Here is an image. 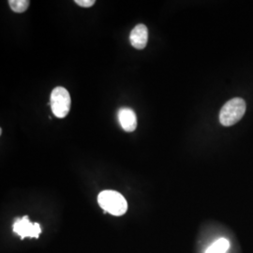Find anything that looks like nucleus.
Wrapping results in <instances>:
<instances>
[{
	"label": "nucleus",
	"instance_id": "6e6552de",
	"mask_svg": "<svg viewBox=\"0 0 253 253\" xmlns=\"http://www.w3.org/2000/svg\"><path fill=\"white\" fill-rule=\"evenodd\" d=\"M30 2L28 0H9V8L16 13H22L26 11L29 7Z\"/></svg>",
	"mask_w": 253,
	"mask_h": 253
},
{
	"label": "nucleus",
	"instance_id": "f03ea898",
	"mask_svg": "<svg viewBox=\"0 0 253 253\" xmlns=\"http://www.w3.org/2000/svg\"><path fill=\"white\" fill-rule=\"evenodd\" d=\"M246 101L241 98L228 100L219 112V122L222 126H230L236 124L246 113Z\"/></svg>",
	"mask_w": 253,
	"mask_h": 253
},
{
	"label": "nucleus",
	"instance_id": "1a4fd4ad",
	"mask_svg": "<svg viewBox=\"0 0 253 253\" xmlns=\"http://www.w3.org/2000/svg\"><path fill=\"white\" fill-rule=\"evenodd\" d=\"M75 3L83 8H89L96 3V1L95 0H75Z\"/></svg>",
	"mask_w": 253,
	"mask_h": 253
},
{
	"label": "nucleus",
	"instance_id": "39448f33",
	"mask_svg": "<svg viewBox=\"0 0 253 253\" xmlns=\"http://www.w3.org/2000/svg\"><path fill=\"white\" fill-rule=\"evenodd\" d=\"M118 118L120 126L126 132H132L137 127V118L135 113L132 109H119L118 113Z\"/></svg>",
	"mask_w": 253,
	"mask_h": 253
},
{
	"label": "nucleus",
	"instance_id": "20e7f679",
	"mask_svg": "<svg viewBox=\"0 0 253 253\" xmlns=\"http://www.w3.org/2000/svg\"><path fill=\"white\" fill-rule=\"evenodd\" d=\"M13 232L21 236V239L25 237L39 238L42 233V228L39 223H32L27 216L22 218H16L13 223Z\"/></svg>",
	"mask_w": 253,
	"mask_h": 253
},
{
	"label": "nucleus",
	"instance_id": "7ed1b4c3",
	"mask_svg": "<svg viewBox=\"0 0 253 253\" xmlns=\"http://www.w3.org/2000/svg\"><path fill=\"white\" fill-rule=\"evenodd\" d=\"M50 105L56 118H64L70 113L72 100L70 93L62 86H56L51 93Z\"/></svg>",
	"mask_w": 253,
	"mask_h": 253
},
{
	"label": "nucleus",
	"instance_id": "0eeeda50",
	"mask_svg": "<svg viewBox=\"0 0 253 253\" xmlns=\"http://www.w3.org/2000/svg\"><path fill=\"white\" fill-rule=\"evenodd\" d=\"M230 248V242L226 238H219L211 245L206 253H226Z\"/></svg>",
	"mask_w": 253,
	"mask_h": 253
},
{
	"label": "nucleus",
	"instance_id": "423d86ee",
	"mask_svg": "<svg viewBox=\"0 0 253 253\" xmlns=\"http://www.w3.org/2000/svg\"><path fill=\"white\" fill-rule=\"evenodd\" d=\"M130 44L138 50L144 49L148 41V29L145 25H137L130 32L129 35Z\"/></svg>",
	"mask_w": 253,
	"mask_h": 253
},
{
	"label": "nucleus",
	"instance_id": "f257e3e1",
	"mask_svg": "<svg viewBox=\"0 0 253 253\" xmlns=\"http://www.w3.org/2000/svg\"><path fill=\"white\" fill-rule=\"evenodd\" d=\"M98 202L104 212L113 216H122L127 210V203L124 196L116 190H103L98 196Z\"/></svg>",
	"mask_w": 253,
	"mask_h": 253
}]
</instances>
